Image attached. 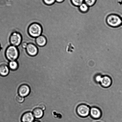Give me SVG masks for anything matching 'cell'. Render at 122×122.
I'll return each instance as SVG.
<instances>
[{
    "instance_id": "cell-4",
    "label": "cell",
    "mask_w": 122,
    "mask_h": 122,
    "mask_svg": "<svg viewBox=\"0 0 122 122\" xmlns=\"http://www.w3.org/2000/svg\"><path fill=\"white\" fill-rule=\"evenodd\" d=\"M91 107L88 105L82 104L79 105L77 108V113L79 116L82 117H86L90 114Z\"/></svg>"
},
{
    "instance_id": "cell-3",
    "label": "cell",
    "mask_w": 122,
    "mask_h": 122,
    "mask_svg": "<svg viewBox=\"0 0 122 122\" xmlns=\"http://www.w3.org/2000/svg\"><path fill=\"white\" fill-rule=\"evenodd\" d=\"M107 22L110 26L117 27L122 24V18L117 15L112 14L108 16Z\"/></svg>"
},
{
    "instance_id": "cell-20",
    "label": "cell",
    "mask_w": 122,
    "mask_h": 122,
    "mask_svg": "<svg viewBox=\"0 0 122 122\" xmlns=\"http://www.w3.org/2000/svg\"><path fill=\"white\" fill-rule=\"evenodd\" d=\"M16 99L18 102L22 103L24 101V98L23 97L19 95L16 97Z\"/></svg>"
},
{
    "instance_id": "cell-6",
    "label": "cell",
    "mask_w": 122,
    "mask_h": 122,
    "mask_svg": "<svg viewBox=\"0 0 122 122\" xmlns=\"http://www.w3.org/2000/svg\"><path fill=\"white\" fill-rule=\"evenodd\" d=\"M30 92V88L28 85L26 84L21 85L18 88V93L19 95L24 97L28 95Z\"/></svg>"
},
{
    "instance_id": "cell-5",
    "label": "cell",
    "mask_w": 122,
    "mask_h": 122,
    "mask_svg": "<svg viewBox=\"0 0 122 122\" xmlns=\"http://www.w3.org/2000/svg\"><path fill=\"white\" fill-rule=\"evenodd\" d=\"M22 38L21 34L17 32L13 33L10 37V41L11 45L17 47L22 42Z\"/></svg>"
},
{
    "instance_id": "cell-11",
    "label": "cell",
    "mask_w": 122,
    "mask_h": 122,
    "mask_svg": "<svg viewBox=\"0 0 122 122\" xmlns=\"http://www.w3.org/2000/svg\"><path fill=\"white\" fill-rule=\"evenodd\" d=\"M9 68L8 65L5 64H2L0 65V75L2 76H5L9 74Z\"/></svg>"
},
{
    "instance_id": "cell-21",
    "label": "cell",
    "mask_w": 122,
    "mask_h": 122,
    "mask_svg": "<svg viewBox=\"0 0 122 122\" xmlns=\"http://www.w3.org/2000/svg\"><path fill=\"white\" fill-rule=\"evenodd\" d=\"M39 108L42 110L44 111V110H45L46 109V106L44 105H43V104H41L40 105V106H39Z\"/></svg>"
},
{
    "instance_id": "cell-16",
    "label": "cell",
    "mask_w": 122,
    "mask_h": 122,
    "mask_svg": "<svg viewBox=\"0 0 122 122\" xmlns=\"http://www.w3.org/2000/svg\"><path fill=\"white\" fill-rule=\"evenodd\" d=\"M73 5L79 7L84 2V0H71Z\"/></svg>"
},
{
    "instance_id": "cell-22",
    "label": "cell",
    "mask_w": 122,
    "mask_h": 122,
    "mask_svg": "<svg viewBox=\"0 0 122 122\" xmlns=\"http://www.w3.org/2000/svg\"><path fill=\"white\" fill-rule=\"evenodd\" d=\"M65 0H55L56 2L58 3H61L64 2Z\"/></svg>"
},
{
    "instance_id": "cell-9",
    "label": "cell",
    "mask_w": 122,
    "mask_h": 122,
    "mask_svg": "<svg viewBox=\"0 0 122 122\" xmlns=\"http://www.w3.org/2000/svg\"><path fill=\"white\" fill-rule=\"evenodd\" d=\"M100 83L103 87L105 88L109 87L112 84V79L109 76H103Z\"/></svg>"
},
{
    "instance_id": "cell-14",
    "label": "cell",
    "mask_w": 122,
    "mask_h": 122,
    "mask_svg": "<svg viewBox=\"0 0 122 122\" xmlns=\"http://www.w3.org/2000/svg\"><path fill=\"white\" fill-rule=\"evenodd\" d=\"M8 66L9 69L12 71L16 70L19 67L18 64L16 61H10Z\"/></svg>"
},
{
    "instance_id": "cell-25",
    "label": "cell",
    "mask_w": 122,
    "mask_h": 122,
    "mask_svg": "<svg viewBox=\"0 0 122 122\" xmlns=\"http://www.w3.org/2000/svg\"><path fill=\"white\" fill-rule=\"evenodd\" d=\"M1 49V46H0V50Z\"/></svg>"
},
{
    "instance_id": "cell-13",
    "label": "cell",
    "mask_w": 122,
    "mask_h": 122,
    "mask_svg": "<svg viewBox=\"0 0 122 122\" xmlns=\"http://www.w3.org/2000/svg\"><path fill=\"white\" fill-rule=\"evenodd\" d=\"M33 114L34 117L36 118H40L43 117L44 112L43 110L40 108H36L33 110Z\"/></svg>"
},
{
    "instance_id": "cell-8",
    "label": "cell",
    "mask_w": 122,
    "mask_h": 122,
    "mask_svg": "<svg viewBox=\"0 0 122 122\" xmlns=\"http://www.w3.org/2000/svg\"><path fill=\"white\" fill-rule=\"evenodd\" d=\"M26 50L27 53L30 56H35L38 54V48L35 45L33 44H28Z\"/></svg>"
},
{
    "instance_id": "cell-15",
    "label": "cell",
    "mask_w": 122,
    "mask_h": 122,
    "mask_svg": "<svg viewBox=\"0 0 122 122\" xmlns=\"http://www.w3.org/2000/svg\"><path fill=\"white\" fill-rule=\"evenodd\" d=\"M79 7L80 11L83 13L87 12L89 9V7L84 2L79 6Z\"/></svg>"
},
{
    "instance_id": "cell-1",
    "label": "cell",
    "mask_w": 122,
    "mask_h": 122,
    "mask_svg": "<svg viewBox=\"0 0 122 122\" xmlns=\"http://www.w3.org/2000/svg\"><path fill=\"white\" fill-rule=\"evenodd\" d=\"M5 54L9 61H16L19 56V51L17 47L11 45L7 48Z\"/></svg>"
},
{
    "instance_id": "cell-23",
    "label": "cell",
    "mask_w": 122,
    "mask_h": 122,
    "mask_svg": "<svg viewBox=\"0 0 122 122\" xmlns=\"http://www.w3.org/2000/svg\"><path fill=\"white\" fill-rule=\"evenodd\" d=\"M40 122L39 121H35L34 122Z\"/></svg>"
},
{
    "instance_id": "cell-24",
    "label": "cell",
    "mask_w": 122,
    "mask_h": 122,
    "mask_svg": "<svg viewBox=\"0 0 122 122\" xmlns=\"http://www.w3.org/2000/svg\"><path fill=\"white\" fill-rule=\"evenodd\" d=\"M119 101H118V102H119ZM116 103H115V104H116ZM113 105H112V106H113ZM112 106H111V107H112Z\"/></svg>"
},
{
    "instance_id": "cell-18",
    "label": "cell",
    "mask_w": 122,
    "mask_h": 122,
    "mask_svg": "<svg viewBox=\"0 0 122 122\" xmlns=\"http://www.w3.org/2000/svg\"><path fill=\"white\" fill-rule=\"evenodd\" d=\"M103 76L101 74H98L95 77V80L97 83H100Z\"/></svg>"
},
{
    "instance_id": "cell-2",
    "label": "cell",
    "mask_w": 122,
    "mask_h": 122,
    "mask_svg": "<svg viewBox=\"0 0 122 122\" xmlns=\"http://www.w3.org/2000/svg\"><path fill=\"white\" fill-rule=\"evenodd\" d=\"M28 32L31 36L36 38L41 35L42 28L39 24L33 23L29 26Z\"/></svg>"
},
{
    "instance_id": "cell-7",
    "label": "cell",
    "mask_w": 122,
    "mask_h": 122,
    "mask_svg": "<svg viewBox=\"0 0 122 122\" xmlns=\"http://www.w3.org/2000/svg\"><path fill=\"white\" fill-rule=\"evenodd\" d=\"M90 115L95 119H98L102 117V112L100 109L95 107L91 108Z\"/></svg>"
},
{
    "instance_id": "cell-19",
    "label": "cell",
    "mask_w": 122,
    "mask_h": 122,
    "mask_svg": "<svg viewBox=\"0 0 122 122\" xmlns=\"http://www.w3.org/2000/svg\"><path fill=\"white\" fill-rule=\"evenodd\" d=\"M45 4L48 5H51L56 2L55 0H43Z\"/></svg>"
},
{
    "instance_id": "cell-12",
    "label": "cell",
    "mask_w": 122,
    "mask_h": 122,
    "mask_svg": "<svg viewBox=\"0 0 122 122\" xmlns=\"http://www.w3.org/2000/svg\"><path fill=\"white\" fill-rule=\"evenodd\" d=\"M36 43L38 46L40 47L44 46L47 43V40L45 37L41 35L38 37L36 39Z\"/></svg>"
},
{
    "instance_id": "cell-26",
    "label": "cell",
    "mask_w": 122,
    "mask_h": 122,
    "mask_svg": "<svg viewBox=\"0 0 122 122\" xmlns=\"http://www.w3.org/2000/svg\"></svg>"
},
{
    "instance_id": "cell-10",
    "label": "cell",
    "mask_w": 122,
    "mask_h": 122,
    "mask_svg": "<svg viewBox=\"0 0 122 122\" xmlns=\"http://www.w3.org/2000/svg\"><path fill=\"white\" fill-rule=\"evenodd\" d=\"M34 117L33 113L30 112H27L22 115L21 117L22 122H33Z\"/></svg>"
},
{
    "instance_id": "cell-17",
    "label": "cell",
    "mask_w": 122,
    "mask_h": 122,
    "mask_svg": "<svg viewBox=\"0 0 122 122\" xmlns=\"http://www.w3.org/2000/svg\"><path fill=\"white\" fill-rule=\"evenodd\" d=\"M97 0H84V3L89 7H91L94 5Z\"/></svg>"
}]
</instances>
